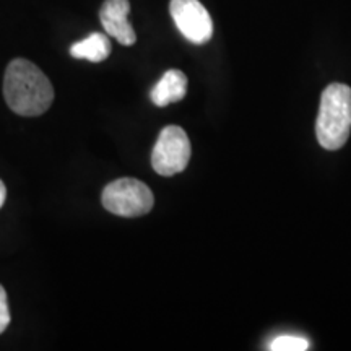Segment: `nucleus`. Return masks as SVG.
<instances>
[{
	"label": "nucleus",
	"instance_id": "f257e3e1",
	"mask_svg": "<svg viewBox=\"0 0 351 351\" xmlns=\"http://www.w3.org/2000/svg\"><path fill=\"white\" fill-rule=\"evenodd\" d=\"M3 96L8 108L19 116H41L54 101V88L41 69L26 59L8 64L3 77Z\"/></svg>",
	"mask_w": 351,
	"mask_h": 351
},
{
	"label": "nucleus",
	"instance_id": "f03ea898",
	"mask_svg": "<svg viewBox=\"0 0 351 351\" xmlns=\"http://www.w3.org/2000/svg\"><path fill=\"white\" fill-rule=\"evenodd\" d=\"M351 132V88L332 83L322 91L315 135L326 150H340Z\"/></svg>",
	"mask_w": 351,
	"mask_h": 351
},
{
	"label": "nucleus",
	"instance_id": "7ed1b4c3",
	"mask_svg": "<svg viewBox=\"0 0 351 351\" xmlns=\"http://www.w3.org/2000/svg\"><path fill=\"white\" fill-rule=\"evenodd\" d=\"M103 207L117 217L135 218L153 208L155 197L147 184L134 178L116 179L104 187L101 195Z\"/></svg>",
	"mask_w": 351,
	"mask_h": 351
},
{
	"label": "nucleus",
	"instance_id": "20e7f679",
	"mask_svg": "<svg viewBox=\"0 0 351 351\" xmlns=\"http://www.w3.org/2000/svg\"><path fill=\"white\" fill-rule=\"evenodd\" d=\"M191 140L179 125H168L160 132L152 153V166L160 176L182 173L191 161Z\"/></svg>",
	"mask_w": 351,
	"mask_h": 351
},
{
	"label": "nucleus",
	"instance_id": "39448f33",
	"mask_svg": "<svg viewBox=\"0 0 351 351\" xmlns=\"http://www.w3.org/2000/svg\"><path fill=\"white\" fill-rule=\"evenodd\" d=\"M169 12L178 29L187 41L205 44L212 39V16L199 0H171Z\"/></svg>",
	"mask_w": 351,
	"mask_h": 351
},
{
	"label": "nucleus",
	"instance_id": "423d86ee",
	"mask_svg": "<svg viewBox=\"0 0 351 351\" xmlns=\"http://www.w3.org/2000/svg\"><path fill=\"white\" fill-rule=\"evenodd\" d=\"M129 12V0H106L99 10V20L104 32L108 36L116 38L122 46H132L137 41V34L127 20Z\"/></svg>",
	"mask_w": 351,
	"mask_h": 351
},
{
	"label": "nucleus",
	"instance_id": "0eeeda50",
	"mask_svg": "<svg viewBox=\"0 0 351 351\" xmlns=\"http://www.w3.org/2000/svg\"><path fill=\"white\" fill-rule=\"evenodd\" d=\"M187 93V77L184 75L181 70H168L161 80L153 86L150 98L153 104L158 108L169 106V104L178 103L184 99Z\"/></svg>",
	"mask_w": 351,
	"mask_h": 351
},
{
	"label": "nucleus",
	"instance_id": "6e6552de",
	"mask_svg": "<svg viewBox=\"0 0 351 351\" xmlns=\"http://www.w3.org/2000/svg\"><path fill=\"white\" fill-rule=\"evenodd\" d=\"M111 41L108 34L103 33H91L90 36L82 39L70 47V56L75 59H85L90 62H103L111 54Z\"/></svg>",
	"mask_w": 351,
	"mask_h": 351
},
{
	"label": "nucleus",
	"instance_id": "1a4fd4ad",
	"mask_svg": "<svg viewBox=\"0 0 351 351\" xmlns=\"http://www.w3.org/2000/svg\"><path fill=\"white\" fill-rule=\"evenodd\" d=\"M309 348V341L302 337L293 335H282L271 341L269 350L274 351H304Z\"/></svg>",
	"mask_w": 351,
	"mask_h": 351
},
{
	"label": "nucleus",
	"instance_id": "9d476101",
	"mask_svg": "<svg viewBox=\"0 0 351 351\" xmlns=\"http://www.w3.org/2000/svg\"><path fill=\"white\" fill-rule=\"evenodd\" d=\"M10 324V311H8V301L5 288L0 285V333L5 332V328Z\"/></svg>",
	"mask_w": 351,
	"mask_h": 351
},
{
	"label": "nucleus",
	"instance_id": "9b49d317",
	"mask_svg": "<svg viewBox=\"0 0 351 351\" xmlns=\"http://www.w3.org/2000/svg\"><path fill=\"white\" fill-rule=\"evenodd\" d=\"M7 199V189H5V184L0 181V207L3 205V202Z\"/></svg>",
	"mask_w": 351,
	"mask_h": 351
}]
</instances>
